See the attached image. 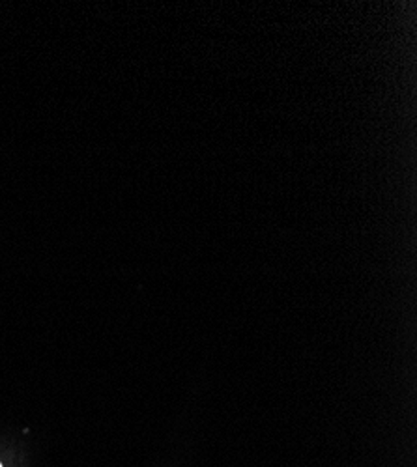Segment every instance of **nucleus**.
Masks as SVG:
<instances>
[{
  "label": "nucleus",
  "mask_w": 417,
  "mask_h": 467,
  "mask_svg": "<svg viewBox=\"0 0 417 467\" xmlns=\"http://www.w3.org/2000/svg\"><path fill=\"white\" fill-rule=\"evenodd\" d=\"M0 467H3V463H0Z\"/></svg>",
  "instance_id": "1"
}]
</instances>
